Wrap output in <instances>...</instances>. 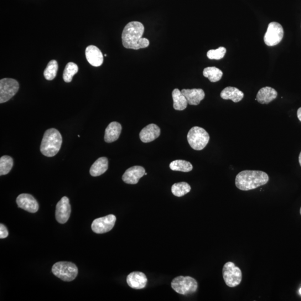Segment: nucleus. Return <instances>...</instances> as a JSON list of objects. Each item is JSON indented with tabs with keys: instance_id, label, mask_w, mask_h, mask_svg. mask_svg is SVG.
<instances>
[{
	"instance_id": "1",
	"label": "nucleus",
	"mask_w": 301,
	"mask_h": 301,
	"mask_svg": "<svg viewBox=\"0 0 301 301\" xmlns=\"http://www.w3.org/2000/svg\"><path fill=\"white\" fill-rule=\"evenodd\" d=\"M144 27L139 22L129 23L124 27L122 34V44L126 49L138 50L148 47L149 41L142 38Z\"/></svg>"
},
{
	"instance_id": "2",
	"label": "nucleus",
	"mask_w": 301,
	"mask_h": 301,
	"mask_svg": "<svg viewBox=\"0 0 301 301\" xmlns=\"http://www.w3.org/2000/svg\"><path fill=\"white\" fill-rule=\"evenodd\" d=\"M268 181V175L263 171L245 170L237 175L235 183L238 189L249 191L266 185Z\"/></svg>"
},
{
	"instance_id": "3",
	"label": "nucleus",
	"mask_w": 301,
	"mask_h": 301,
	"mask_svg": "<svg viewBox=\"0 0 301 301\" xmlns=\"http://www.w3.org/2000/svg\"><path fill=\"white\" fill-rule=\"evenodd\" d=\"M60 133L55 128L46 131L41 141L40 152L47 157H53L58 153L62 144Z\"/></svg>"
},
{
	"instance_id": "4",
	"label": "nucleus",
	"mask_w": 301,
	"mask_h": 301,
	"mask_svg": "<svg viewBox=\"0 0 301 301\" xmlns=\"http://www.w3.org/2000/svg\"><path fill=\"white\" fill-rule=\"evenodd\" d=\"M187 139L192 148L196 150H201L208 144L210 136L204 128L195 126L190 129L187 136Z\"/></svg>"
},
{
	"instance_id": "5",
	"label": "nucleus",
	"mask_w": 301,
	"mask_h": 301,
	"mask_svg": "<svg viewBox=\"0 0 301 301\" xmlns=\"http://www.w3.org/2000/svg\"><path fill=\"white\" fill-rule=\"evenodd\" d=\"M52 272L64 281L70 282L77 277L79 269L76 264L71 262H60L54 264Z\"/></svg>"
},
{
	"instance_id": "6",
	"label": "nucleus",
	"mask_w": 301,
	"mask_h": 301,
	"mask_svg": "<svg viewBox=\"0 0 301 301\" xmlns=\"http://www.w3.org/2000/svg\"><path fill=\"white\" fill-rule=\"evenodd\" d=\"M171 287L180 294L187 295L195 292L198 289V283L193 277L179 276L173 280Z\"/></svg>"
},
{
	"instance_id": "7",
	"label": "nucleus",
	"mask_w": 301,
	"mask_h": 301,
	"mask_svg": "<svg viewBox=\"0 0 301 301\" xmlns=\"http://www.w3.org/2000/svg\"><path fill=\"white\" fill-rule=\"evenodd\" d=\"M222 276L225 284L230 287L240 285L242 280V273L240 268L232 262H227L222 268Z\"/></svg>"
},
{
	"instance_id": "8",
	"label": "nucleus",
	"mask_w": 301,
	"mask_h": 301,
	"mask_svg": "<svg viewBox=\"0 0 301 301\" xmlns=\"http://www.w3.org/2000/svg\"><path fill=\"white\" fill-rule=\"evenodd\" d=\"M19 89L17 81L12 79H4L0 81V103L9 101L17 94Z\"/></svg>"
},
{
	"instance_id": "9",
	"label": "nucleus",
	"mask_w": 301,
	"mask_h": 301,
	"mask_svg": "<svg viewBox=\"0 0 301 301\" xmlns=\"http://www.w3.org/2000/svg\"><path fill=\"white\" fill-rule=\"evenodd\" d=\"M284 35L282 25L277 22L268 25L267 32L264 36V41L268 46H273L281 43Z\"/></svg>"
},
{
	"instance_id": "10",
	"label": "nucleus",
	"mask_w": 301,
	"mask_h": 301,
	"mask_svg": "<svg viewBox=\"0 0 301 301\" xmlns=\"http://www.w3.org/2000/svg\"><path fill=\"white\" fill-rule=\"evenodd\" d=\"M116 221V217L112 214L98 218L93 221L92 230L97 234H103L111 231L115 226Z\"/></svg>"
},
{
	"instance_id": "11",
	"label": "nucleus",
	"mask_w": 301,
	"mask_h": 301,
	"mask_svg": "<svg viewBox=\"0 0 301 301\" xmlns=\"http://www.w3.org/2000/svg\"><path fill=\"white\" fill-rule=\"evenodd\" d=\"M71 213V206L69 199L66 196L63 197L56 206L55 217L60 224H65L68 220Z\"/></svg>"
},
{
	"instance_id": "12",
	"label": "nucleus",
	"mask_w": 301,
	"mask_h": 301,
	"mask_svg": "<svg viewBox=\"0 0 301 301\" xmlns=\"http://www.w3.org/2000/svg\"><path fill=\"white\" fill-rule=\"evenodd\" d=\"M17 202L20 208L31 212V213H35L38 211L39 204L37 201L32 195L30 194L19 195L17 199Z\"/></svg>"
},
{
	"instance_id": "13",
	"label": "nucleus",
	"mask_w": 301,
	"mask_h": 301,
	"mask_svg": "<svg viewBox=\"0 0 301 301\" xmlns=\"http://www.w3.org/2000/svg\"><path fill=\"white\" fill-rule=\"evenodd\" d=\"M145 173L146 172L143 167L140 166H134L126 171L122 176V180L124 183L128 184H136Z\"/></svg>"
},
{
	"instance_id": "14",
	"label": "nucleus",
	"mask_w": 301,
	"mask_h": 301,
	"mask_svg": "<svg viewBox=\"0 0 301 301\" xmlns=\"http://www.w3.org/2000/svg\"><path fill=\"white\" fill-rule=\"evenodd\" d=\"M127 283L133 289H141L146 287L147 278L142 272H133L128 275Z\"/></svg>"
},
{
	"instance_id": "15",
	"label": "nucleus",
	"mask_w": 301,
	"mask_h": 301,
	"mask_svg": "<svg viewBox=\"0 0 301 301\" xmlns=\"http://www.w3.org/2000/svg\"><path fill=\"white\" fill-rule=\"evenodd\" d=\"M86 56L88 63L93 66H100L103 63L102 52L96 46H88L86 49Z\"/></svg>"
},
{
	"instance_id": "16",
	"label": "nucleus",
	"mask_w": 301,
	"mask_h": 301,
	"mask_svg": "<svg viewBox=\"0 0 301 301\" xmlns=\"http://www.w3.org/2000/svg\"><path fill=\"white\" fill-rule=\"evenodd\" d=\"M160 128L157 124H149L139 133V138L143 143L153 142L160 135Z\"/></svg>"
},
{
	"instance_id": "17",
	"label": "nucleus",
	"mask_w": 301,
	"mask_h": 301,
	"mask_svg": "<svg viewBox=\"0 0 301 301\" xmlns=\"http://www.w3.org/2000/svg\"><path fill=\"white\" fill-rule=\"evenodd\" d=\"M186 97L188 104L192 106H198L204 99L205 92L202 89H184L181 91Z\"/></svg>"
},
{
	"instance_id": "18",
	"label": "nucleus",
	"mask_w": 301,
	"mask_h": 301,
	"mask_svg": "<svg viewBox=\"0 0 301 301\" xmlns=\"http://www.w3.org/2000/svg\"><path fill=\"white\" fill-rule=\"evenodd\" d=\"M278 95L277 92L274 88L266 87L261 88L257 93L256 100L259 103L268 104L276 99Z\"/></svg>"
},
{
	"instance_id": "19",
	"label": "nucleus",
	"mask_w": 301,
	"mask_h": 301,
	"mask_svg": "<svg viewBox=\"0 0 301 301\" xmlns=\"http://www.w3.org/2000/svg\"><path fill=\"white\" fill-rule=\"evenodd\" d=\"M122 131L121 124L113 122L109 124L106 129L105 140L107 143H112L117 141Z\"/></svg>"
},
{
	"instance_id": "20",
	"label": "nucleus",
	"mask_w": 301,
	"mask_h": 301,
	"mask_svg": "<svg viewBox=\"0 0 301 301\" xmlns=\"http://www.w3.org/2000/svg\"><path fill=\"white\" fill-rule=\"evenodd\" d=\"M243 92L237 88L228 87L224 88L220 93V97L223 100H232L233 102L238 103L241 101L244 98Z\"/></svg>"
},
{
	"instance_id": "21",
	"label": "nucleus",
	"mask_w": 301,
	"mask_h": 301,
	"mask_svg": "<svg viewBox=\"0 0 301 301\" xmlns=\"http://www.w3.org/2000/svg\"><path fill=\"white\" fill-rule=\"evenodd\" d=\"M108 168V160L105 157L98 159L93 164L90 169V174L93 177H97L106 172Z\"/></svg>"
},
{
	"instance_id": "22",
	"label": "nucleus",
	"mask_w": 301,
	"mask_h": 301,
	"mask_svg": "<svg viewBox=\"0 0 301 301\" xmlns=\"http://www.w3.org/2000/svg\"><path fill=\"white\" fill-rule=\"evenodd\" d=\"M174 108L176 111H183L188 106V102L182 92L176 88L172 93Z\"/></svg>"
},
{
	"instance_id": "23",
	"label": "nucleus",
	"mask_w": 301,
	"mask_h": 301,
	"mask_svg": "<svg viewBox=\"0 0 301 301\" xmlns=\"http://www.w3.org/2000/svg\"><path fill=\"white\" fill-rule=\"evenodd\" d=\"M170 168L173 171H181V172H190L193 169V165L185 160H175L170 164Z\"/></svg>"
},
{
	"instance_id": "24",
	"label": "nucleus",
	"mask_w": 301,
	"mask_h": 301,
	"mask_svg": "<svg viewBox=\"0 0 301 301\" xmlns=\"http://www.w3.org/2000/svg\"><path fill=\"white\" fill-rule=\"evenodd\" d=\"M222 75V71L215 66L206 67L203 71V76L212 83L219 81Z\"/></svg>"
},
{
	"instance_id": "25",
	"label": "nucleus",
	"mask_w": 301,
	"mask_h": 301,
	"mask_svg": "<svg viewBox=\"0 0 301 301\" xmlns=\"http://www.w3.org/2000/svg\"><path fill=\"white\" fill-rule=\"evenodd\" d=\"M191 190L190 185L185 182L174 184L171 187V191L176 196L181 197L189 193Z\"/></svg>"
},
{
	"instance_id": "26",
	"label": "nucleus",
	"mask_w": 301,
	"mask_h": 301,
	"mask_svg": "<svg viewBox=\"0 0 301 301\" xmlns=\"http://www.w3.org/2000/svg\"><path fill=\"white\" fill-rule=\"evenodd\" d=\"M58 64L55 60H51L44 71L45 79L48 81L53 80L56 76Z\"/></svg>"
},
{
	"instance_id": "27",
	"label": "nucleus",
	"mask_w": 301,
	"mask_h": 301,
	"mask_svg": "<svg viewBox=\"0 0 301 301\" xmlns=\"http://www.w3.org/2000/svg\"><path fill=\"white\" fill-rule=\"evenodd\" d=\"M78 71H79V66L76 64L72 63V62L67 63L63 72L64 82L66 83L71 82L72 78L77 73Z\"/></svg>"
},
{
	"instance_id": "28",
	"label": "nucleus",
	"mask_w": 301,
	"mask_h": 301,
	"mask_svg": "<svg viewBox=\"0 0 301 301\" xmlns=\"http://www.w3.org/2000/svg\"><path fill=\"white\" fill-rule=\"evenodd\" d=\"M13 167V160L9 156H4L0 159V175L1 176L9 173Z\"/></svg>"
},
{
	"instance_id": "29",
	"label": "nucleus",
	"mask_w": 301,
	"mask_h": 301,
	"mask_svg": "<svg viewBox=\"0 0 301 301\" xmlns=\"http://www.w3.org/2000/svg\"><path fill=\"white\" fill-rule=\"evenodd\" d=\"M227 52L224 47H220L215 50H210L207 51V56L211 60H220L224 58Z\"/></svg>"
},
{
	"instance_id": "30",
	"label": "nucleus",
	"mask_w": 301,
	"mask_h": 301,
	"mask_svg": "<svg viewBox=\"0 0 301 301\" xmlns=\"http://www.w3.org/2000/svg\"><path fill=\"white\" fill-rule=\"evenodd\" d=\"M9 233L6 227L4 224H0V238L4 239L8 237Z\"/></svg>"
},
{
	"instance_id": "31",
	"label": "nucleus",
	"mask_w": 301,
	"mask_h": 301,
	"mask_svg": "<svg viewBox=\"0 0 301 301\" xmlns=\"http://www.w3.org/2000/svg\"><path fill=\"white\" fill-rule=\"evenodd\" d=\"M297 117L301 122V107L299 108L297 111Z\"/></svg>"
},
{
	"instance_id": "32",
	"label": "nucleus",
	"mask_w": 301,
	"mask_h": 301,
	"mask_svg": "<svg viewBox=\"0 0 301 301\" xmlns=\"http://www.w3.org/2000/svg\"><path fill=\"white\" fill-rule=\"evenodd\" d=\"M299 163L300 166L301 167V152L299 156Z\"/></svg>"
},
{
	"instance_id": "33",
	"label": "nucleus",
	"mask_w": 301,
	"mask_h": 301,
	"mask_svg": "<svg viewBox=\"0 0 301 301\" xmlns=\"http://www.w3.org/2000/svg\"><path fill=\"white\" fill-rule=\"evenodd\" d=\"M299 293L301 295V288L299 289Z\"/></svg>"
},
{
	"instance_id": "34",
	"label": "nucleus",
	"mask_w": 301,
	"mask_h": 301,
	"mask_svg": "<svg viewBox=\"0 0 301 301\" xmlns=\"http://www.w3.org/2000/svg\"><path fill=\"white\" fill-rule=\"evenodd\" d=\"M300 214L301 215V207H300Z\"/></svg>"
},
{
	"instance_id": "35",
	"label": "nucleus",
	"mask_w": 301,
	"mask_h": 301,
	"mask_svg": "<svg viewBox=\"0 0 301 301\" xmlns=\"http://www.w3.org/2000/svg\"><path fill=\"white\" fill-rule=\"evenodd\" d=\"M147 173H145L144 175H147Z\"/></svg>"
}]
</instances>
